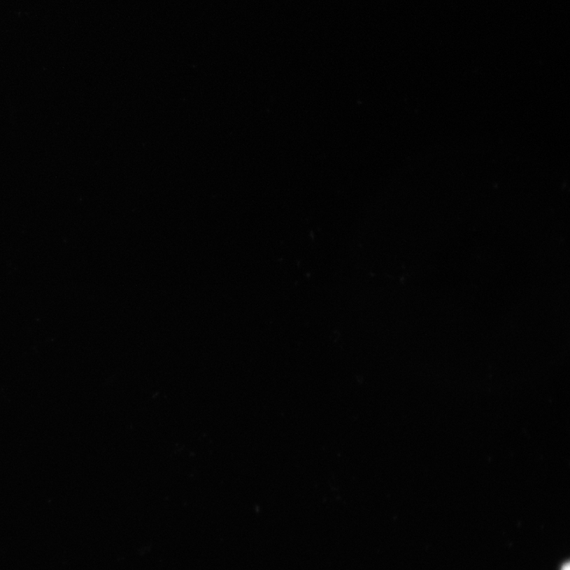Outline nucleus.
I'll return each mask as SVG.
<instances>
[{
    "mask_svg": "<svg viewBox=\"0 0 570 570\" xmlns=\"http://www.w3.org/2000/svg\"><path fill=\"white\" fill-rule=\"evenodd\" d=\"M562 570H570V565L569 563L567 562L564 565L562 568Z\"/></svg>",
    "mask_w": 570,
    "mask_h": 570,
    "instance_id": "f257e3e1",
    "label": "nucleus"
}]
</instances>
